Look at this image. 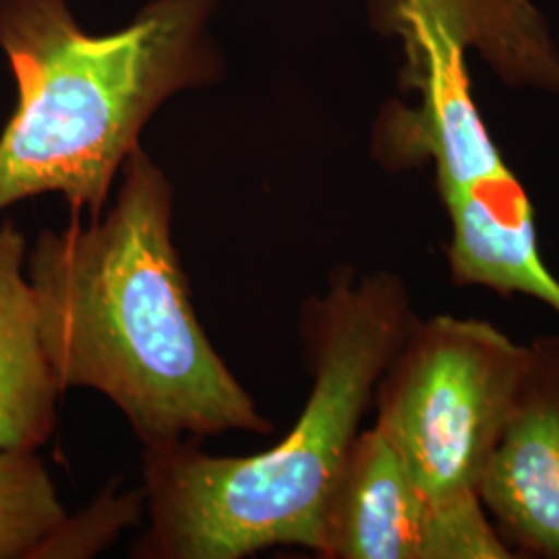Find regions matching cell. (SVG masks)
Here are the masks:
<instances>
[{"mask_svg": "<svg viewBox=\"0 0 559 559\" xmlns=\"http://www.w3.org/2000/svg\"><path fill=\"white\" fill-rule=\"evenodd\" d=\"M115 201L27 249L41 342L62 390L108 400L141 448L267 433L201 325L173 235L175 191L138 147Z\"/></svg>", "mask_w": 559, "mask_h": 559, "instance_id": "1", "label": "cell"}, {"mask_svg": "<svg viewBox=\"0 0 559 559\" xmlns=\"http://www.w3.org/2000/svg\"><path fill=\"white\" fill-rule=\"evenodd\" d=\"M417 311L400 276L338 267L305 302L311 392L295 427L265 452L216 456L200 441L141 448L147 528L141 559H242L274 547L318 556L321 520L383 371Z\"/></svg>", "mask_w": 559, "mask_h": 559, "instance_id": "2", "label": "cell"}, {"mask_svg": "<svg viewBox=\"0 0 559 559\" xmlns=\"http://www.w3.org/2000/svg\"><path fill=\"white\" fill-rule=\"evenodd\" d=\"M214 4L156 0L129 27L94 36L64 0H0V48L17 81L0 135V214L60 193L98 218L162 104L214 78L203 36Z\"/></svg>", "mask_w": 559, "mask_h": 559, "instance_id": "3", "label": "cell"}, {"mask_svg": "<svg viewBox=\"0 0 559 559\" xmlns=\"http://www.w3.org/2000/svg\"><path fill=\"white\" fill-rule=\"evenodd\" d=\"M528 355L489 321L445 313L413 323L378 383L376 427L433 498H479Z\"/></svg>", "mask_w": 559, "mask_h": 559, "instance_id": "4", "label": "cell"}, {"mask_svg": "<svg viewBox=\"0 0 559 559\" xmlns=\"http://www.w3.org/2000/svg\"><path fill=\"white\" fill-rule=\"evenodd\" d=\"M320 558L512 559L480 498L438 500L373 425L360 429L321 520Z\"/></svg>", "mask_w": 559, "mask_h": 559, "instance_id": "5", "label": "cell"}, {"mask_svg": "<svg viewBox=\"0 0 559 559\" xmlns=\"http://www.w3.org/2000/svg\"><path fill=\"white\" fill-rule=\"evenodd\" d=\"M528 353L479 498L514 558L559 559V336L533 340Z\"/></svg>", "mask_w": 559, "mask_h": 559, "instance_id": "6", "label": "cell"}, {"mask_svg": "<svg viewBox=\"0 0 559 559\" xmlns=\"http://www.w3.org/2000/svg\"><path fill=\"white\" fill-rule=\"evenodd\" d=\"M27 240L0 224V452H38L50 440L62 388L46 357L25 272Z\"/></svg>", "mask_w": 559, "mask_h": 559, "instance_id": "7", "label": "cell"}, {"mask_svg": "<svg viewBox=\"0 0 559 559\" xmlns=\"http://www.w3.org/2000/svg\"><path fill=\"white\" fill-rule=\"evenodd\" d=\"M69 519L38 452H0V559H57Z\"/></svg>", "mask_w": 559, "mask_h": 559, "instance_id": "8", "label": "cell"}]
</instances>
